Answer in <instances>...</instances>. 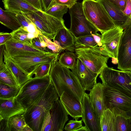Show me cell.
I'll list each match as a JSON object with an SVG mask.
<instances>
[{"mask_svg": "<svg viewBox=\"0 0 131 131\" xmlns=\"http://www.w3.org/2000/svg\"><path fill=\"white\" fill-rule=\"evenodd\" d=\"M76 0L77 1V0Z\"/></svg>", "mask_w": 131, "mask_h": 131, "instance_id": "obj_51", "label": "cell"}, {"mask_svg": "<svg viewBox=\"0 0 131 131\" xmlns=\"http://www.w3.org/2000/svg\"><path fill=\"white\" fill-rule=\"evenodd\" d=\"M82 103L83 108L82 119L88 131H102L100 119L91 105L88 94L85 92L83 94Z\"/></svg>", "mask_w": 131, "mask_h": 131, "instance_id": "obj_13", "label": "cell"}, {"mask_svg": "<svg viewBox=\"0 0 131 131\" xmlns=\"http://www.w3.org/2000/svg\"><path fill=\"white\" fill-rule=\"evenodd\" d=\"M69 9L71 17V26L69 29L75 38L92 35L99 31L86 17L82 3L77 2Z\"/></svg>", "mask_w": 131, "mask_h": 131, "instance_id": "obj_6", "label": "cell"}, {"mask_svg": "<svg viewBox=\"0 0 131 131\" xmlns=\"http://www.w3.org/2000/svg\"><path fill=\"white\" fill-rule=\"evenodd\" d=\"M56 90L50 80L41 98L23 114L26 123L33 131H41L46 115L59 99Z\"/></svg>", "mask_w": 131, "mask_h": 131, "instance_id": "obj_2", "label": "cell"}, {"mask_svg": "<svg viewBox=\"0 0 131 131\" xmlns=\"http://www.w3.org/2000/svg\"><path fill=\"white\" fill-rule=\"evenodd\" d=\"M50 82L49 75L41 78H32L21 86L16 97L26 110L41 98Z\"/></svg>", "mask_w": 131, "mask_h": 131, "instance_id": "obj_3", "label": "cell"}, {"mask_svg": "<svg viewBox=\"0 0 131 131\" xmlns=\"http://www.w3.org/2000/svg\"><path fill=\"white\" fill-rule=\"evenodd\" d=\"M113 3L118 6L122 11L125 9L127 0H110Z\"/></svg>", "mask_w": 131, "mask_h": 131, "instance_id": "obj_42", "label": "cell"}, {"mask_svg": "<svg viewBox=\"0 0 131 131\" xmlns=\"http://www.w3.org/2000/svg\"><path fill=\"white\" fill-rule=\"evenodd\" d=\"M76 131H88V130L85 126H82L77 129Z\"/></svg>", "mask_w": 131, "mask_h": 131, "instance_id": "obj_48", "label": "cell"}, {"mask_svg": "<svg viewBox=\"0 0 131 131\" xmlns=\"http://www.w3.org/2000/svg\"><path fill=\"white\" fill-rule=\"evenodd\" d=\"M71 70L85 91H90L96 83L99 75L88 68L78 58L75 65Z\"/></svg>", "mask_w": 131, "mask_h": 131, "instance_id": "obj_14", "label": "cell"}, {"mask_svg": "<svg viewBox=\"0 0 131 131\" xmlns=\"http://www.w3.org/2000/svg\"><path fill=\"white\" fill-rule=\"evenodd\" d=\"M111 110L114 116L115 131H131V119L127 112L116 107Z\"/></svg>", "mask_w": 131, "mask_h": 131, "instance_id": "obj_21", "label": "cell"}, {"mask_svg": "<svg viewBox=\"0 0 131 131\" xmlns=\"http://www.w3.org/2000/svg\"><path fill=\"white\" fill-rule=\"evenodd\" d=\"M43 38L47 44V48L49 52L53 53H60L64 50L54 42L42 34Z\"/></svg>", "mask_w": 131, "mask_h": 131, "instance_id": "obj_37", "label": "cell"}, {"mask_svg": "<svg viewBox=\"0 0 131 131\" xmlns=\"http://www.w3.org/2000/svg\"><path fill=\"white\" fill-rule=\"evenodd\" d=\"M77 1L76 0H53L49 9L56 4L66 6L70 9L77 3Z\"/></svg>", "mask_w": 131, "mask_h": 131, "instance_id": "obj_39", "label": "cell"}, {"mask_svg": "<svg viewBox=\"0 0 131 131\" xmlns=\"http://www.w3.org/2000/svg\"><path fill=\"white\" fill-rule=\"evenodd\" d=\"M104 7L117 26L124 29L131 24L130 18L110 0H96Z\"/></svg>", "mask_w": 131, "mask_h": 131, "instance_id": "obj_15", "label": "cell"}, {"mask_svg": "<svg viewBox=\"0 0 131 131\" xmlns=\"http://www.w3.org/2000/svg\"><path fill=\"white\" fill-rule=\"evenodd\" d=\"M0 119H8L15 115L23 114L25 109L16 97L7 99L0 98Z\"/></svg>", "mask_w": 131, "mask_h": 131, "instance_id": "obj_16", "label": "cell"}, {"mask_svg": "<svg viewBox=\"0 0 131 131\" xmlns=\"http://www.w3.org/2000/svg\"><path fill=\"white\" fill-rule=\"evenodd\" d=\"M5 45V49L10 57L47 53L38 49L32 46L15 41L12 38L6 43Z\"/></svg>", "mask_w": 131, "mask_h": 131, "instance_id": "obj_19", "label": "cell"}, {"mask_svg": "<svg viewBox=\"0 0 131 131\" xmlns=\"http://www.w3.org/2000/svg\"><path fill=\"white\" fill-rule=\"evenodd\" d=\"M82 121V119L79 121L70 120L65 126L64 129L67 131H76L83 126Z\"/></svg>", "mask_w": 131, "mask_h": 131, "instance_id": "obj_38", "label": "cell"}, {"mask_svg": "<svg viewBox=\"0 0 131 131\" xmlns=\"http://www.w3.org/2000/svg\"><path fill=\"white\" fill-rule=\"evenodd\" d=\"M77 57L89 69L98 75L107 66L109 57L103 55L90 47L75 49Z\"/></svg>", "mask_w": 131, "mask_h": 131, "instance_id": "obj_10", "label": "cell"}, {"mask_svg": "<svg viewBox=\"0 0 131 131\" xmlns=\"http://www.w3.org/2000/svg\"><path fill=\"white\" fill-rule=\"evenodd\" d=\"M68 114L59 99L45 116L41 131H63L69 120Z\"/></svg>", "mask_w": 131, "mask_h": 131, "instance_id": "obj_8", "label": "cell"}, {"mask_svg": "<svg viewBox=\"0 0 131 131\" xmlns=\"http://www.w3.org/2000/svg\"><path fill=\"white\" fill-rule=\"evenodd\" d=\"M98 46L101 47L102 44L101 43V40L102 38V35L97 33L92 34Z\"/></svg>", "mask_w": 131, "mask_h": 131, "instance_id": "obj_46", "label": "cell"}, {"mask_svg": "<svg viewBox=\"0 0 131 131\" xmlns=\"http://www.w3.org/2000/svg\"><path fill=\"white\" fill-rule=\"evenodd\" d=\"M77 58L75 53L66 51L59 57L58 62L62 66L71 70L75 65Z\"/></svg>", "mask_w": 131, "mask_h": 131, "instance_id": "obj_28", "label": "cell"}, {"mask_svg": "<svg viewBox=\"0 0 131 131\" xmlns=\"http://www.w3.org/2000/svg\"><path fill=\"white\" fill-rule=\"evenodd\" d=\"M0 98L7 99L16 97L21 88L10 86L0 83Z\"/></svg>", "mask_w": 131, "mask_h": 131, "instance_id": "obj_32", "label": "cell"}, {"mask_svg": "<svg viewBox=\"0 0 131 131\" xmlns=\"http://www.w3.org/2000/svg\"><path fill=\"white\" fill-rule=\"evenodd\" d=\"M53 62H46L39 65L31 74V78H32L34 74L35 78H41L49 75Z\"/></svg>", "mask_w": 131, "mask_h": 131, "instance_id": "obj_35", "label": "cell"}, {"mask_svg": "<svg viewBox=\"0 0 131 131\" xmlns=\"http://www.w3.org/2000/svg\"><path fill=\"white\" fill-rule=\"evenodd\" d=\"M129 18H130V20H131V14H130V17H129Z\"/></svg>", "mask_w": 131, "mask_h": 131, "instance_id": "obj_50", "label": "cell"}, {"mask_svg": "<svg viewBox=\"0 0 131 131\" xmlns=\"http://www.w3.org/2000/svg\"><path fill=\"white\" fill-rule=\"evenodd\" d=\"M124 30L120 27L116 26L104 32L102 34L101 46L92 49L103 55L117 61L119 43Z\"/></svg>", "mask_w": 131, "mask_h": 131, "instance_id": "obj_9", "label": "cell"}, {"mask_svg": "<svg viewBox=\"0 0 131 131\" xmlns=\"http://www.w3.org/2000/svg\"></svg>", "mask_w": 131, "mask_h": 131, "instance_id": "obj_52", "label": "cell"}, {"mask_svg": "<svg viewBox=\"0 0 131 131\" xmlns=\"http://www.w3.org/2000/svg\"><path fill=\"white\" fill-rule=\"evenodd\" d=\"M10 131H23L27 124L23 114L13 116L8 119Z\"/></svg>", "mask_w": 131, "mask_h": 131, "instance_id": "obj_30", "label": "cell"}, {"mask_svg": "<svg viewBox=\"0 0 131 131\" xmlns=\"http://www.w3.org/2000/svg\"><path fill=\"white\" fill-rule=\"evenodd\" d=\"M87 19L101 34L117 26L104 7L95 0H83L82 2Z\"/></svg>", "mask_w": 131, "mask_h": 131, "instance_id": "obj_4", "label": "cell"}, {"mask_svg": "<svg viewBox=\"0 0 131 131\" xmlns=\"http://www.w3.org/2000/svg\"><path fill=\"white\" fill-rule=\"evenodd\" d=\"M123 13L128 17L131 14V1L130 0H127L125 9L122 11Z\"/></svg>", "mask_w": 131, "mask_h": 131, "instance_id": "obj_44", "label": "cell"}, {"mask_svg": "<svg viewBox=\"0 0 131 131\" xmlns=\"http://www.w3.org/2000/svg\"><path fill=\"white\" fill-rule=\"evenodd\" d=\"M74 44L75 49L88 47L93 48L98 46L92 35L74 37Z\"/></svg>", "mask_w": 131, "mask_h": 131, "instance_id": "obj_31", "label": "cell"}, {"mask_svg": "<svg viewBox=\"0 0 131 131\" xmlns=\"http://www.w3.org/2000/svg\"><path fill=\"white\" fill-rule=\"evenodd\" d=\"M53 40L65 50L75 52L74 37L65 26L57 31Z\"/></svg>", "mask_w": 131, "mask_h": 131, "instance_id": "obj_20", "label": "cell"}, {"mask_svg": "<svg viewBox=\"0 0 131 131\" xmlns=\"http://www.w3.org/2000/svg\"><path fill=\"white\" fill-rule=\"evenodd\" d=\"M0 23L13 31L21 27L18 22L14 17L0 8Z\"/></svg>", "mask_w": 131, "mask_h": 131, "instance_id": "obj_27", "label": "cell"}, {"mask_svg": "<svg viewBox=\"0 0 131 131\" xmlns=\"http://www.w3.org/2000/svg\"><path fill=\"white\" fill-rule=\"evenodd\" d=\"M32 46L38 49L46 52H49L47 48V44L40 32L38 36L33 39Z\"/></svg>", "mask_w": 131, "mask_h": 131, "instance_id": "obj_36", "label": "cell"}, {"mask_svg": "<svg viewBox=\"0 0 131 131\" xmlns=\"http://www.w3.org/2000/svg\"><path fill=\"white\" fill-rule=\"evenodd\" d=\"M6 12L15 18L24 29L28 27L32 22L21 12L5 10Z\"/></svg>", "mask_w": 131, "mask_h": 131, "instance_id": "obj_34", "label": "cell"}, {"mask_svg": "<svg viewBox=\"0 0 131 131\" xmlns=\"http://www.w3.org/2000/svg\"><path fill=\"white\" fill-rule=\"evenodd\" d=\"M28 3L39 10L44 11L42 9L41 0H24Z\"/></svg>", "mask_w": 131, "mask_h": 131, "instance_id": "obj_41", "label": "cell"}, {"mask_svg": "<svg viewBox=\"0 0 131 131\" xmlns=\"http://www.w3.org/2000/svg\"><path fill=\"white\" fill-rule=\"evenodd\" d=\"M68 7L66 6L55 4L45 11L47 14L60 20H64L63 17L68 11Z\"/></svg>", "mask_w": 131, "mask_h": 131, "instance_id": "obj_33", "label": "cell"}, {"mask_svg": "<svg viewBox=\"0 0 131 131\" xmlns=\"http://www.w3.org/2000/svg\"><path fill=\"white\" fill-rule=\"evenodd\" d=\"M104 95L106 109L111 110L116 107L127 112H131V97L112 87L106 85H104Z\"/></svg>", "mask_w": 131, "mask_h": 131, "instance_id": "obj_11", "label": "cell"}, {"mask_svg": "<svg viewBox=\"0 0 131 131\" xmlns=\"http://www.w3.org/2000/svg\"><path fill=\"white\" fill-rule=\"evenodd\" d=\"M88 94L91 105L98 117L101 119L103 111L106 109L104 95V85L96 83Z\"/></svg>", "mask_w": 131, "mask_h": 131, "instance_id": "obj_18", "label": "cell"}, {"mask_svg": "<svg viewBox=\"0 0 131 131\" xmlns=\"http://www.w3.org/2000/svg\"><path fill=\"white\" fill-rule=\"evenodd\" d=\"M42 8L44 11L47 10L49 8L53 0H41Z\"/></svg>", "mask_w": 131, "mask_h": 131, "instance_id": "obj_45", "label": "cell"}, {"mask_svg": "<svg viewBox=\"0 0 131 131\" xmlns=\"http://www.w3.org/2000/svg\"><path fill=\"white\" fill-rule=\"evenodd\" d=\"M0 83L19 87L13 75L4 62H0Z\"/></svg>", "mask_w": 131, "mask_h": 131, "instance_id": "obj_26", "label": "cell"}, {"mask_svg": "<svg viewBox=\"0 0 131 131\" xmlns=\"http://www.w3.org/2000/svg\"><path fill=\"white\" fill-rule=\"evenodd\" d=\"M59 97L68 115L75 120L82 117L83 108L81 102L66 91L63 92Z\"/></svg>", "mask_w": 131, "mask_h": 131, "instance_id": "obj_17", "label": "cell"}, {"mask_svg": "<svg viewBox=\"0 0 131 131\" xmlns=\"http://www.w3.org/2000/svg\"><path fill=\"white\" fill-rule=\"evenodd\" d=\"M4 62L14 77L18 86H21L31 78L13 61L8 53L5 50Z\"/></svg>", "mask_w": 131, "mask_h": 131, "instance_id": "obj_22", "label": "cell"}, {"mask_svg": "<svg viewBox=\"0 0 131 131\" xmlns=\"http://www.w3.org/2000/svg\"><path fill=\"white\" fill-rule=\"evenodd\" d=\"M12 37L11 32H1L0 33V46L5 45Z\"/></svg>", "mask_w": 131, "mask_h": 131, "instance_id": "obj_40", "label": "cell"}, {"mask_svg": "<svg viewBox=\"0 0 131 131\" xmlns=\"http://www.w3.org/2000/svg\"><path fill=\"white\" fill-rule=\"evenodd\" d=\"M22 12L35 24L43 35L53 40L55 34L40 16L34 12Z\"/></svg>", "mask_w": 131, "mask_h": 131, "instance_id": "obj_23", "label": "cell"}, {"mask_svg": "<svg viewBox=\"0 0 131 131\" xmlns=\"http://www.w3.org/2000/svg\"><path fill=\"white\" fill-rule=\"evenodd\" d=\"M12 38L16 42L32 46V39L30 33L21 27L11 32Z\"/></svg>", "mask_w": 131, "mask_h": 131, "instance_id": "obj_29", "label": "cell"}, {"mask_svg": "<svg viewBox=\"0 0 131 131\" xmlns=\"http://www.w3.org/2000/svg\"><path fill=\"white\" fill-rule=\"evenodd\" d=\"M2 1L6 10L24 12L39 10L24 0H3Z\"/></svg>", "mask_w": 131, "mask_h": 131, "instance_id": "obj_24", "label": "cell"}, {"mask_svg": "<svg viewBox=\"0 0 131 131\" xmlns=\"http://www.w3.org/2000/svg\"><path fill=\"white\" fill-rule=\"evenodd\" d=\"M130 71H131V70Z\"/></svg>", "mask_w": 131, "mask_h": 131, "instance_id": "obj_53", "label": "cell"}, {"mask_svg": "<svg viewBox=\"0 0 131 131\" xmlns=\"http://www.w3.org/2000/svg\"><path fill=\"white\" fill-rule=\"evenodd\" d=\"M117 68L131 70V24L125 29L120 39L117 57Z\"/></svg>", "mask_w": 131, "mask_h": 131, "instance_id": "obj_12", "label": "cell"}, {"mask_svg": "<svg viewBox=\"0 0 131 131\" xmlns=\"http://www.w3.org/2000/svg\"><path fill=\"white\" fill-rule=\"evenodd\" d=\"M33 131L31 128L27 124L24 127L23 131Z\"/></svg>", "mask_w": 131, "mask_h": 131, "instance_id": "obj_47", "label": "cell"}, {"mask_svg": "<svg viewBox=\"0 0 131 131\" xmlns=\"http://www.w3.org/2000/svg\"><path fill=\"white\" fill-rule=\"evenodd\" d=\"M0 131H10L8 123V119H0Z\"/></svg>", "mask_w": 131, "mask_h": 131, "instance_id": "obj_43", "label": "cell"}, {"mask_svg": "<svg viewBox=\"0 0 131 131\" xmlns=\"http://www.w3.org/2000/svg\"><path fill=\"white\" fill-rule=\"evenodd\" d=\"M100 124L102 131H115L114 116L110 109L107 108L103 111Z\"/></svg>", "mask_w": 131, "mask_h": 131, "instance_id": "obj_25", "label": "cell"}, {"mask_svg": "<svg viewBox=\"0 0 131 131\" xmlns=\"http://www.w3.org/2000/svg\"><path fill=\"white\" fill-rule=\"evenodd\" d=\"M58 60L52 63L49 75L59 96L66 91L82 102L85 91L72 71L61 65Z\"/></svg>", "mask_w": 131, "mask_h": 131, "instance_id": "obj_1", "label": "cell"}, {"mask_svg": "<svg viewBox=\"0 0 131 131\" xmlns=\"http://www.w3.org/2000/svg\"><path fill=\"white\" fill-rule=\"evenodd\" d=\"M59 54L47 52L10 57L16 65L31 78V74L38 66L45 63L53 62L58 60Z\"/></svg>", "mask_w": 131, "mask_h": 131, "instance_id": "obj_7", "label": "cell"}, {"mask_svg": "<svg viewBox=\"0 0 131 131\" xmlns=\"http://www.w3.org/2000/svg\"><path fill=\"white\" fill-rule=\"evenodd\" d=\"M99 78L104 85L112 87L131 97V71L115 69L107 66L102 70Z\"/></svg>", "mask_w": 131, "mask_h": 131, "instance_id": "obj_5", "label": "cell"}, {"mask_svg": "<svg viewBox=\"0 0 131 131\" xmlns=\"http://www.w3.org/2000/svg\"><path fill=\"white\" fill-rule=\"evenodd\" d=\"M127 114L131 119V112H127Z\"/></svg>", "mask_w": 131, "mask_h": 131, "instance_id": "obj_49", "label": "cell"}]
</instances>
